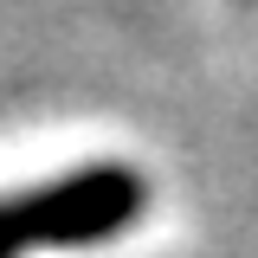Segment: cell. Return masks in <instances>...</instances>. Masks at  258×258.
Returning a JSON list of instances; mask_svg holds the SVG:
<instances>
[{"label":"cell","instance_id":"obj_1","mask_svg":"<svg viewBox=\"0 0 258 258\" xmlns=\"http://www.w3.org/2000/svg\"><path fill=\"white\" fill-rule=\"evenodd\" d=\"M142 207V181L129 168H84L58 187L0 200V258H20L26 245H84L123 232Z\"/></svg>","mask_w":258,"mask_h":258}]
</instances>
